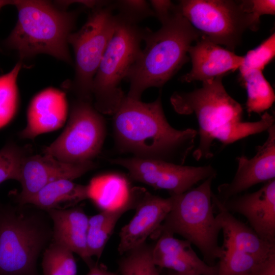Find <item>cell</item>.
I'll list each match as a JSON object with an SVG mask.
<instances>
[{
  "instance_id": "obj_1",
  "label": "cell",
  "mask_w": 275,
  "mask_h": 275,
  "mask_svg": "<svg viewBox=\"0 0 275 275\" xmlns=\"http://www.w3.org/2000/svg\"><path fill=\"white\" fill-rule=\"evenodd\" d=\"M113 116L117 149L132 157L184 165L195 147L198 131L193 128L178 130L169 124L160 93L148 103L126 95Z\"/></svg>"
},
{
  "instance_id": "obj_2",
  "label": "cell",
  "mask_w": 275,
  "mask_h": 275,
  "mask_svg": "<svg viewBox=\"0 0 275 275\" xmlns=\"http://www.w3.org/2000/svg\"><path fill=\"white\" fill-rule=\"evenodd\" d=\"M223 77L204 81L201 88L190 92H175L170 98L178 114H194L197 119L199 142L193 153L197 160L213 156L211 147L215 140L229 145L267 131L274 124V116L267 112L258 121H243V108L226 91Z\"/></svg>"
},
{
  "instance_id": "obj_3",
  "label": "cell",
  "mask_w": 275,
  "mask_h": 275,
  "mask_svg": "<svg viewBox=\"0 0 275 275\" xmlns=\"http://www.w3.org/2000/svg\"><path fill=\"white\" fill-rule=\"evenodd\" d=\"M155 32L145 28L141 49L125 79L129 82L126 96L140 100L144 92L161 88L187 63L188 50L202 36L176 9Z\"/></svg>"
},
{
  "instance_id": "obj_4",
  "label": "cell",
  "mask_w": 275,
  "mask_h": 275,
  "mask_svg": "<svg viewBox=\"0 0 275 275\" xmlns=\"http://www.w3.org/2000/svg\"><path fill=\"white\" fill-rule=\"evenodd\" d=\"M15 27L4 42L17 53L19 61L46 54L73 64L68 39L73 32L79 11H67L46 1L14 0Z\"/></svg>"
},
{
  "instance_id": "obj_5",
  "label": "cell",
  "mask_w": 275,
  "mask_h": 275,
  "mask_svg": "<svg viewBox=\"0 0 275 275\" xmlns=\"http://www.w3.org/2000/svg\"><path fill=\"white\" fill-rule=\"evenodd\" d=\"M215 177L205 180L198 186L183 193L170 196L171 208L160 229L153 236L161 232L178 234L201 253L208 265H215L224 250L218 243L222 226L214 215L212 200V184Z\"/></svg>"
},
{
  "instance_id": "obj_6",
  "label": "cell",
  "mask_w": 275,
  "mask_h": 275,
  "mask_svg": "<svg viewBox=\"0 0 275 275\" xmlns=\"http://www.w3.org/2000/svg\"><path fill=\"white\" fill-rule=\"evenodd\" d=\"M116 16L114 32L92 87L94 107L101 114L111 115L114 114L126 96L120 84L125 79L142 49L145 32V28Z\"/></svg>"
},
{
  "instance_id": "obj_7",
  "label": "cell",
  "mask_w": 275,
  "mask_h": 275,
  "mask_svg": "<svg viewBox=\"0 0 275 275\" xmlns=\"http://www.w3.org/2000/svg\"><path fill=\"white\" fill-rule=\"evenodd\" d=\"M177 8L202 36L234 51L244 32L258 30L260 18L249 13L244 1L182 0Z\"/></svg>"
},
{
  "instance_id": "obj_8",
  "label": "cell",
  "mask_w": 275,
  "mask_h": 275,
  "mask_svg": "<svg viewBox=\"0 0 275 275\" xmlns=\"http://www.w3.org/2000/svg\"><path fill=\"white\" fill-rule=\"evenodd\" d=\"M111 4L93 9L81 28L68 37L75 61V74L68 87L77 98L93 101V79L117 23Z\"/></svg>"
},
{
  "instance_id": "obj_9",
  "label": "cell",
  "mask_w": 275,
  "mask_h": 275,
  "mask_svg": "<svg viewBox=\"0 0 275 275\" xmlns=\"http://www.w3.org/2000/svg\"><path fill=\"white\" fill-rule=\"evenodd\" d=\"M47 231L37 220L10 208L0 210V275H36Z\"/></svg>"
},
{
  "instance_id": "obj_10",
  "label": "cell",
  "mask_w": 275,
  "mask_h": 275,
  "mask_svg": "<svg viewBox=\"0 0 275 275\" xmlns=\"http://www.w3.org/2000/svg\"><path fill=\"white\" fill-rule=\"evenodd\" d=\"M105 135V120L93 102L76 98L65 128L44 153L69 163L93 161L101 150Z\"/></svg>"
},
{
  "instance_id": "obj_11",
  "label": "cell",
  "mask_w": 275,
  "mask_h": 275,
  "mask_svg": "<svg viewBox=\"0 0 275 275\" xmlns=\"http://www.w3.org/2000/svg\"><path fill=\"white\" fill-rule=\"evenodd\" d=\"M109 161L125 168L133 180L167 190L171 196L187 191L199 182L217 175L216 170L210 165H179L134 157L111 159Z\"/></svg>"
},
{
  "instance_id": "obj_12",
  "label": "cell",
  "mask_w": 275,
  "mask_h": 275,
  "mask_svg": "<svg viewBox=\"0 0 275 275\" xmlns=\"http://www.w3.org/2000/svg\"><path fill=\"white\" fill-rule=\"evenodd\" d=\"M132 209L135 213L119 233L118 251L120 255L142 245L160 229L171 208V197L153 195L146 189L131 188Z\"/></svg>"
},
{
  "instance_id": "obj_13",
  "label": "cell",
  "mask_w": 275,
  "mask_h": 275,
  "mask_svg": "<svg viewBox=\"0 0 275 275\" xmlns=\"http://www.w3.org/2000/svg\"><path fill=\"white\" fill-rule=\"evenodd\" d=\"M267 138L256 147V154L248 158L244 155L236 158L238 167L233 179L217 187V199L223 202L240 194L252 186L275 178V124L267 130Z\"/></svg>"
},
{
  "instance_id": "obj_14",
  "label": "cell",
  "mask_w": 275,
  "mask_h": 275,
  "mask_svg": "<svg viewBox=\"0 0 275 275\" xmlns=\"http://www.w3.org/2000/svg\"><path fill=\"white\" fill-rule=\"evenodd\" d=\"M95 167L93 161L73 164L60 161L53 156L27 155L22 163L19 182L21 190L17 199L21 204L47 184L60 179L73 180Z\"/></svg>"
},
{
  "instance_id": "obj_15",
  "label": "cell",
  "mask_w": 275,
  "mask_h": 275,
  "mask_svg": "<svg viewBox=\"0 0 275 275\" xmlns=\"http://www.w3.org/2000/svg\"><path fill=\"white\" fill-rule=\"evenodd\" d=\"M219 202L231 213L245 217L261 239L275 244V179L265 182L255 192L240 194Z\"/></svg>"
},
{
  "instance_id": "obj_16",
  "label": "cell",
  "mask_w": 275,
  "mask_h": 275,
  "mask_svg": "<svg viewBox=\"0 0 275 275\" xmlns=\"http://www.w3.org/2000/svg\"><path fill=\"white\" fill-rule=\"evenodd\" d=\"M188 54L191 62L190 71L182 76V82H203L224 76L239 69L243 57L236 54L203 36L190 46Z\"/></svg>"
},
{
  "instance_id": "obj_17",
  "label": "cell",
  "mask_w": 275,
  "mask_h": 275,
  "mask_svg": "<svg viewBox=\"0 0 275 275\" xmlns=\"http://www.w3.org/2000/svg\"><path fill=\"white\" fill-rule=\"evenodd\" d=\"M155 239L152 246V257L158 268L200 275H217V263L213 266L208 265L199 257L189 241L163 232L160 233Z\"/></svg>"
},
{
  "instance_id": "obj_18",
  "label": "cell",
  "mask_w": 275,
  "mask_h": 275,
  "mask_svg": "<svg viewBox=\"0 0 275 275\" xmlns=\"http://www.w3.org/2000/svg\"><path fill=\"white\" fill-rule=\"evenodd\" d=\"M68 116L66 94L53 88L44 89L32 100L27 112V123L19 133L22 139H34L61 128Z\"/></svg>"
},
{
  "instance_id": "obj_19",
  "label": "cell",
  "mask_w": 275,
  "mask_h": 275,
  "mask_svg": "<svg viewBox=\"0 0 275 275\" xmlns=\"http://www.w3.org/2000/svg\"><path fill=\"white\" fill-rule=\"evenodd\" d=\"M53 222V241L78 255L88 266L95 262L88 254L87 235L89 218L80 207L47 211Z\"/></svg>"
},
{
  "instance_id": "obj_20",
  "label": "cell",
  "mask_w": 275,
  "mask_h": 275,
  "mask_svg": "<svg viewBox=\"0 0 275 275\" xmlns=\"http://www.w3.org/2000/svg\"><path fill=\"white\" fill-rule=\"evenodd\" d=\"M212 200L218 211L216 216L223 232V249H233L261 260L275 253V244L261 239L251 228L226 210L213 193Z\"/></svg>"
},
{
  "instance_id": "obj_21",
  "label": "cell",
  "mask_w": 275,
  "mask_h": 275,
  "mask_svg": "<svg viewBox=\"0 0 275 275\" xmlns=\"http://www.w3.org/2000/svg\"><path fill=\"white\" fill-rule=\"evenodd\" d=\"M88 198L102 210L113 209L131 202V190L125 177L105 174L91 179L87 185Z\"/></svg>"
},
{
  "instance_id": "obj_22",
  "label": "cell",
  "mask_w": 275,
  "mask_h": 275,
  "mask_svg": "<svg viewBox=\"0 0 275 275\" xmlns=\"http://www.w3.org/2000/svg\"><path fill=\"white\" fill-rule=\"evenodd\" d=\"M88 199L87 185L69 179H60L47 184L31 197L26 204L47 211L65 209Z\"/></svg>"
},
{
  "instance_id": "obj_23",
  "label": "cell",
  "mask_w": 275,
  "mask_h": 275,
  "mask_svg": "<svg viewBox=\"0 0 275 275\" xmlns=\"http://www.w3.org/2000/svg\"><path fill=\"white\" fill-rule=\"evenodd\" d=\"M132 209L131 203L113 209L102 210L89 217L87 246L91 257L99 259L112 235L115 226L124 213Z\"/></svg>"
},
{
  "instance_id": "obj_24",
  "label": "cell",
  "mask_w": 275,
  "mask_h": 275,
  "mask_svg": "<svg viewBox=\"0 0 275 275\" xmlns=\"http://www.w3.org/2000/svg\"><path fill=\"white\" fill-rule=\"evenodd\" d=\"M240 79L247 92L245 107L249 114H261L271 107L275 100L274 90L262 71L251 70Z\"/></svg>"
},
{
  "instance_id": "obj_25",
  "label": "cell",
  "mask_w": 275,
  "mask_h": 275,
  "mask_svg": "<svg viewBox=\"0 0 275 275\" xmlns=\"http://www.w3.org/2000/svg\"><path fill=\"white\" fill-rule=\"evenodd\" d=\"M152 246L147 243L121 255L118 261L121 275H160L152 257Z\"/></svg>"
},
{
  "instance_id": "obj_26",
  "label": "cell",
  "mask_w": 275,
  "mask_h": 275,
  "mask_svg": "<svg viewBox=\"0 0 275 275\" xmlns=\"http://www.w3.org/2000/svg\"><path fill=\"white\" fill-rule=\"evenodd\" d=\"M73 252L53 241L45 250L42 260L43 275H76Z\"/></svg>"
},
{
  "instance_id": "obj_27",
  "label": "cell",
  "mask_w": 275,
  "mask_h": 275,
  "mask_svg": "<svg viewBox=\"0 0 275 275\" xmlns=\"http://www.w3.org/2000/svg\"><path fill=\"white\" fill-rule=\"evenodd\" d=\"M22 63L19 61L7 73L0 76V128L14 117L18 103L17 79Z\"/></svg>"
},
{
  "instance_id": "obj_28",
  "label": "cell",
  "mask_w": 275,
  "mask_h": 275,
  "mask_svg": "<svg viewBox=\"0 0 275 275\" xmlns=\"http://www.w3.org/2000/svg\"><path fill=\"white\" fill-rule=\"evenodd\" d=\"M223 249L224 254L217 262V275H250L255 267L264 260L233 249Z\"/></svg>"
},
{
  "instance_id": "obj_29",
  "label": "cell",
  "mask_w": 275,
  "mask_h": 275,
  "mask_svg": "<svg viewBox=\"0 0 275 275\" xmlns=\"http://www.w3.org/2000/svg\"><path fill=\"white\" fill-rule=\"evenodd\" d=\"M28 155L13 143L0 150V184L8 180L19 181L23 161Z\"/></svg>"
},
{
  "instance_id": "obj_30",
  "label": "cell",
  "mask_w": 275,
  "mask_h": 275,
  "mask_svg": "<svg viewBox=\"0 0 275 275\" xmlns=\"http://www.w3.org/2000/svg\"><path fill=\"white\" fill-rule=\"evenodd\" d=\"M275 56V34L273 33L255 48L248 51L239 68L240 77L247 72L262 71Z\"/></svg>"
},
{
  "instance_id": "obj_31",
  "label": "cell",
  "mask_w": 275,
  "mask_h": 275,
  "mask_svg": "<svg viewBox=\"0 0 275 275\" xmlns=\"http://www.w3.org/2000/svg\"><path fill=\"white\" fill-rule=\"evenodd\" d=\"M114 10L119 17L133 24H138L141 21L154 16L149 4L143 0H120L112 1Z\"/></svg>"
},
{
  "instance_id": "obj_32",
  "label": "cell",
  "mask_w": 275,
  "mask_h": 275,
  "mask_svg": "<svg viewBox=\"0 0 275 275\" xmlns=\"http://www.w3.org/2000/svg\"><path fill=\"white\" fill-rule=\"evenodd\" d=\"M248 11L258 18L263 15L275 14L274 0L244 1Z\"/></svg>"
},
{
  "instance_id": "obj_33",
  "label": "cell",
  "mask_w": 275,
  "mask_h": 275,
  "mask_svg": "<svg viewBox=\"0 0 275 275\" xmlns=\"http://www.w3.org/2000/svg\"><path fill=\"white\" fill-rule=\"evenodd\" d=\"M155 16L161 22L176 10V5L171 1L152 0L149 2Z\"/></svg>"
},
{
  "instance_id": "obj_34",
  "label": "cell",
  "mask_w": 275,
  "mask_h": 275,
  "mask_svg": "<svg viewBox=\"0 0 275 275\" xmlns=\"http://www.w3.org/2000/svg\"><path fill=\"white\" fill-rule=\"evenodd\" d=\"M250 275H275V253L258 264Z\"/></svg>"
},
{
  "instance_id": "obj_35",
  "label": "cell",
  "mask_w": 275,
  "mask_h": 275,
  "mask_svg": "<svg viewBox=\"0 0 275 275\" xmlns=\"http://www.w3.org/2000/svg\"><path fill=\"white\" fill-rule=\"evenodd\" d=\"M87 275H118V274L109 270L104 265L95 262L89 268V271Z\"/></svg>"
},
{
  "instance_id": "obj_36",
  "label": "cell",
  "mask_w": 275,
  "mask_h": 275,
  "mask_svg": "<svg viewBox=\"0 0 275 275\" xmlns=\"http://www.w3.org/2000/svg\"><path fill=\"white\" fill-rule=\"evenodd\" d=\"M14 1L0 0V9L9 5H13Z\"/></svg>"
}]
</instances>
